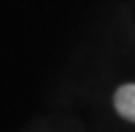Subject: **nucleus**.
Segmentation results:
<instances>
[{"label":"nucleus","instance_id":"nucleus-1","mask_svg":"<svg viewBox=\"0 0 135 132\" xmlns=\"http://www.w3.org/2000/svg\"><path fill=\"white\" fill-rule=\"evenodd\" d=\"M115 111L129 122H135V85H123L115 91Z\"/></svg>","mask_w":135,"mask_h":132}]
</instances>
